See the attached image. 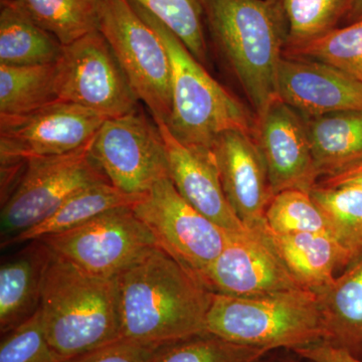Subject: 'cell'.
I'll return each mask as SVG.
<instances>
[{
    "label": "cell",
    "instance_id": "2e32d148",
    "mask_svg": "<svg viewBox=\"0 0 362 362\" xmlns=\"http://www.w3.org/2000/svg\"><path fill=\"white\" fill-rule=\"evenodd\" d=\"M278 95L304 118L362 112V82L320 62L286 58L278 70Z\"/></svg>",
    "mask_w": 362,
    "mask_h": 362
},
{
    "label": "cell",
    "instance_id": "e0dca14e",
    "mask_svg": "<svg viewBox=\"0 0 362 362\" xmlns=\"http://www.w3.org/2000/svg\"><path fill=\"white\" fill-rule=\"evenodd\" d=\"M154 121L165 145L169 178L181 197L226 232L246 230L226 199L213 150L185 144L163 120Z\"/></svg>",
    "mask_w": 362,
    "mask_h": 362
},
{
    "label": "cell",
    "instance_id": "ac0fdd59",
    "mask_svg": "<svg viewBox=\"0 0 362 362\" xmlns=\"http://www.w3.org/2000/svg\"><path fill=\"white\" fill-rule=\"evenodd\" d=\"M52 252L42 240H32L0 268V331L6 334L33 315L40 306L42 283Z\"/></svg>",
    "mask_w": 362,
    "mask_h": 362
},
{
    "label": "cell",
    "instance_id": "cb8c5ba5",
    "mask_svg": "<svg viewBox=\"0 0 362 362\" xmlns=\"http://www.w3.org/2000/svg\"><path fill=\"white\" fill-rule=\"evenodd\" d=\"M57 101V63L0 65V115H20Z\"/></svg>",
    "mask_w": 362,
    "mask_h": 362
},
{
    "label": "cell",
    "instance_id": "5bb4252c",
    "mask_svg": "<svg viewBox=\"0 0 362 362\" xmlns=\"http://www.w3.org/2000/svg\"><path fill=\"white\" fill-rule=\"evenodd\" d=\"M211 150L233 213L249 230L271 237L266 211L274 194L254 136L226 131L216 138Z\"/></svg>",
    "mask_w": 362,
    "mask_h": 362
},
{
    "label": "cell",
    "instance_id": "f1b7e54d",
    "mask_svg": "<svg viewBox=\"0 0 362 362\" xmlns=\"http://www.w3.org/2000/svg\"><path fill=\"white\" fill-rule=\"evenodd\" d=\"M161 21L185 44L195 59L206 65L207 47L204 35L202 0H129Z\"/></svg>",
    "mask_w": 362,
    "mask_h": 362
},
{
    "label": "cell",
    "instance_id": "484cf974",
    "mask_svg": "<svg viewBox=\"0 0 362 362\" xmlns=\"http://www.w3.org/2000/svg\"><path fill=\"white\" fill-rule=\"evenodd\" d=\"M287 26L285 49L318 39L339 28L349 16L350 0H273ZM283 51V52H284Z\"/></svg>",
    "mask_w": 362,
    "mask_h": 362
},
{
    "label": "cell",
    "instance_id": "d590c367",
    "mask_svg": "<svg viewBox=\"0 0 362 362\" xmlns=\"http://www.w3.org/2000/svg\"><path fill=\"white\" fill-rule=\"evenodd\" d=\"M362 18V0H350V9L349 16H347L346 20L344 23H354L361 20Z\"/></svg>",
    "mask_w": 362,
    "mask_h": 362
},
{
    "label": "cell",
    "instance_id": "8992f818",
    "mask_svg": "<svg viewBox=\"0 0 362 362\" xmlns=\"http://www.w3.org/2000/svg\"><path fill=\"white\" fill-rule=\"evenodd\" d=\"M98 30L110 45L138 100L148 107L154 120L168 122L173 108V70L160 37L129 0H102Z\"/></svg>",
    "mask_w": 362,
    "mask_h": 362
},
{
    "label": "cell",
    "instance_id": "d6986e66",
    "mask_svg": "<svg viewBox=\"0 0 362 362\" xmlns=\"http://www.w3.org/2000/svg\"><path fill=\"white\" fill-rule=\"evenodd\" d=\"M272 240L293 277L314 292L331 284L337 268L352 263L349 252L330 235L272 233Z\"/></svg>",
    "mask_w": 362,
    "mask_h": 362
},
{
    "label": "cell",
    "instance_id": "52a82bcc",
    "mask_svg": "<svg viewBox=\"0 0 362 362\" xmlns=\"http://www.w3.org/2000/svg\"><path fill=\"white\" fill-rule=\"evenodd\" d=\"M84 148L58 156L30 157L16 187L2 202L1 247L39 225L71 195L86 187L110 182Z\"/></svg>",
    "mask_w": 362,
    "mask_h": 362
},
{
    "label": "cell",
    "instance_id": "f546056e",
    "mask_svg": "<svg viewBox=\"0 0 362 362\" xmlns=\"http://www.w3.org/2000/svg\"><path fill=\"white\" fill-rule=\"evenodd\" d=\"M269 351L206 333L162 345L153 362H261Z\"/></svg>",
    "mask_w": 362,
    "mask_h": 362
},
{
    "label": "cell",
    "instance_id": "d6a6232c",
    "mask_svg": "<svg viewBox=\"0 0 362 362\" xmlns=\"http://www.w3.org/2000/svg\"><path fill=\"white\" fill-rule=\"evenodd\" d=\"M157 349L154 345L121 338L64 362H153Z\"/></svg>",
    "mask_w": 362,
    "mask_h": 362
},
{
    "label": "cell",
    "instance_id": "d4e9b609",
    "mask_svg": "<svg viewBox=\"0 0 362 362\" xmlns=\"http://www.w3.org/2000/svg\"><path fill=\"white\" fill-rule=\"evenodd\" d=\"M64 45L98 30L102 0H16Z\"/></svg>",
    "mask_w": 362,
    "mask_h": 362
},
{
    "label": "cell",
    "instance_id": "9a60e30c",
    "mask_svg": "<svg viewBox=\"0 0 362 362\" xmlns=\"http://www.w3.org/2000/svg\"><path fill=\"white\" fill-rule=\"evenodd\" d=\"M255 141L263 156L274 195L310 192L319 175L303 117L278 100L257 118Z\"/></svg>",
    "mask_w": 362,
    "mask_h": 362
},
{
    "label": "cell",
    "instance_id": "836d02e7",
    "mask_svg": "<svg viewBox=\"0 0 362 362\" xmlns=\"http://www.w3.org/2000/svg\"><path fill=\"white\" fill-rule=\"evenodd\" d=\"M298 356L312 362H362L349 349L321 341L294 349Z\"/></svg>",
    "mask_w": 362,
    "mask_h": 362
},
{
    "label": "cell",
    "instance_id": "6da1fadb",
    "mask_svg": "<svg viewBox=\"0 0 362 362\" xmlns=\"http://www.w3.org/2000/svg\"><path fill=\"white\" fill-rule=\"evenodd\" d=\"M121 338L162 346L206 334L213 292L160 247L116 278Z\"/></svg>",
    "mask_w": 362,
    "mask_h": 362
},
{
    "label": "cell",
    "instance_id": "e575fe53",
    "mask_svg": "<svg viewBox=\"0 0 362 362\" xmlns=\"http://www.w3.org/2000/svg\"><path fill=\"white\" fill-rule=\"evenodd\" d=\"M317 185L326 187H356L362 189V161L334 175L326 176Z\"/></svg>",
    "mask_w": 362,
    "mask_h": 362
},
{
    "label": "cell",
    "instance_id": "ffe728a7",
    "mask_svg": "<svg viewBox=\"0 0 362 362\" xmlns=\"http://www.w3.org/2000/svg\"><path fill=\"white\" fill-rule=\"evenodd\" d=\"M304 120L319 175H334L362 161V112H337Z\"/></svg>",
    "mask_w": 362,
    "mask_h": 362
},
{
    "label": "cell",
    "instance_id": "3957f363",
    "mask_svg": "<svg viewBox=\"0 0 362 362\" xmlns=\"http://www.w3.org/2000/svg\"><path fill=\"white\" fill-rule=\"evenodd\" d=\"M40 308L47 340L65 361L121 339L116 279L90 275L52 252Z\"/></svg>",
    "mask_w": 362,
    "mask_h": 362
},
{
    "label": "cell",
    "instance_id": "30bf717a",
    "mask_svg": "<svg viewBox=\"0 0 362 362\" xmlns=\"http://www.w3.org/2000/svg\"><path fill=\"white\" fill-rule=\"evenodd\" d=\"M57 96L106 118L139 108V100L99 30L64 45L57 62Z\"/></svg>",
    "mask_w": 362,
    "mask_h": 362
},
{
    "label": "cell",
    "instance_id": "4316f807",
    "mask_svg": "<svg viewBox=\"0 0 362 362\" xmlns=\"http://www.w3.org/2000/svg\"><path fill=\"white\" fill-rule=\"evenodd\" d=\"M310 194L329 221L333 237L356 261L362 255V189L317 185Z\"/></svg>",
    "mask_w": 362,
    "mask_h": 362
},
{
    "label": "cell",
    "instance_id": "1f68e13d",
    "mask_svg": "<svg viewBox=\"0 0 362 362\" xmlns=\"http://www.w3.org/2000/svg\"><path fill=\"white\" fill-rule=\"evenodd\" d=\"M45 335L42 311L6 333L0 344V362H64Z\"/></svg>",
    "mask_w": 362,
    "mask_h": 362
},
{
    "label": "cell",
    "instance_id": "7402d4cb",
    "mask_svg": "<svg viewBox=\"0 0 362 362\" xmlns=\"http://www.w3.org/2000/svg\"><path fill=\"white\" fill-rule=\"evenodd\" d=\"M63 47L16 0H1L0 65H51L61 58Z\"/></svg>",
    "mask_w": 362,
    "mask_h": 362
},
{
    "label": "cell",
    "instance_id": "603a6c76",
    "mask_svg": "<svg viewBox=\"0 0 362 362\" xmlns=\"http://www.w3.org/2000/svg\"><path fill=\"white\" fill-rule=\"evenodd\" d=\"M143 195L126 194L110 182L98 183L86 187L69 197L39 225L14 238L6 247L40 240L47 235L77 228L112 209L133 206Z\"/></svg>",
    "mask_w": 362,
    "mask_h": 362
},
{
    "label": "cell",
    "instance_id": "277c9868",
    "mask_svg": "<svg viewBox=\"0 0 362 362\" xmlns=\"http://www.w3.org/2000/svg\"><path fill=\"white\" fill-rule=\"evenodd\" d=\"M131 2V1H130ZM132 4L138 14L160 37L171 70V115L166 125L180 141L211 149L226 131L254 136L257 119L238 98L214 80L185 44L148 11Z\"/></svg>",
    "mask_w": 362,
    "mask_h": 362
},
{
    "label": "cell",
    "instance_id": "7a4b0ae2",
    "mask_svg": "<svg viewBox=\"0 0 362 362\" xmlns=\"http://www.w3.org/2000/svg\"><path fill=\"white\" fill-rule=\"evenodd\" d=\"M214 44L251 104L257 118L278 95V70L287 26L273 0H202Z\"/></svg>",
    "mask_w": 362,
    "mask_h": 362
},
{
    "label": "cell",
    "instance_id": "ba28073f",
    "mask_svg": "<svg viewBox=\"0 0 362 362\" xmlns=\"http://www.w3.org/2000/svg\"><path fill=\"white\" fill-rule=\"evenodd\" d=\"M52 254L97 277L116 279L158 247L131 207L112 209L87 223L40 239Z\"/></svg>",
    "mask_w": 362,
    "mask_h": 362
},
{
    "label": "cell",
    "instance_id": "8fae6325",
    "mask_svg": "<svg viewBox=\"0 0 362 362\" xmlns=\"http://www.w3.org/2000/svg\"><path fill=\"white\" fill-rule=\"evenodd\" d=\"M132 209L158 246L197 277L220 256L230 233L190 206L169 177L156 182Z\"/></svg>",
    "mask_w": 362,
    "mask_h": 362
},
{
    "label": "cell",
    "instance_id": "7c38bea8",
    "mask_svg": "<svg viewBox=\"0 0 362 362\" xmlns=\"http://www.w3.org/2000/svg\"><path fill=\"white\" fill-rule=\"evenodd\" d=\"M106 119L63 101L20 115H0L1 164L78 151L92 142Z\"/></svg>",
    "mask_w": 362,
    "mask_h": 362
},
{
    "label": "cell",
    "instance_id": "4dcf8cb0",
    "mask_svg": "<svg viewBox=\"0 0 362 362\" xmlns=\"http://www.w3.org/2000/svg\"><path fill=\"white\" fill-rule=\"evenodd\" d=\"M266 218L271 232L278 235L312 233L334 238L329 221L310 192L292 189L274 195Z\"/></svg>",
    "mask_w": 362,
    "mask_h": 362
},
{
    "label": "cell",
    "instance_id": "44dd1931",
    "mask_svg": "<svg viewBox=\"0 0 362 362\" xmlns=\"http://www.w3.org/2000/svg\"><path fill=\"white\" fill-rule=\"evenodd\" d=\"M316 294L327 330V342L352 354L361 349L362 255Z\"/></svg>",
    "mask_w": 362,
    "mask_h": 362
},
{
    "label": "cell",
    "instance_id": "4fadbf2b",
    "mask_svg": "<svg viewBox=\"0 0 362 362\" xmlns=\"http://www.w3.org/2000/svg\"><path fill=\"white\" fill-rule=\"evenodd\" d=\"M197 278L209 291L251 297L306 289L293 277L279 256L271 237L247 228L228 233L220 256Z\"/></svg>",
    "mask_w": 362,
    "mask_h": 362
},
{
    "label": "cell",
    "instance_id": "83f0119b",
    "mask_svg": "<svg viewBox=\"0 0 362 362\" xmlns=\"http://www.w3.org/2000/svg\"><path fill=\"white\" fill-rule=\"evenodd\" d=\"M283 56L320 62L362 82V18L339 26L306 44L285 49Z\"/></svg>",
    "mask_w": 362,
    "mask_h": 362
},
{
    "label": "cell",
    "instance_id": "5b68a950",
    "mask_svg": "<svg viewBox=\"0 0 362 362\" xmlns=\"http://www.w3.org/2000/svg\"><path fill=\"white\" fill-rule=\"evenodd\" d=\"M206 332L228 341L273 350L327 341L316 292L290 290L251 297L213 293Z\"/></svg>",
    "mask_w": 362,
    "mask_h": 362
},
{
    "label": "cell",
    "instance_id": "9c48e42d",
    "mask_svg": "<svg viewBox=\"0 0 362 362\" xmlns=\"http://www.w3.org/2000/svg\"><path fill=\"white\" fill-rule=\"evenodd\" d=\"M90 156L111 185L126 194H147L169 177L160 130L140 107L106 119L90 142Z\"/></svg>",
    "mask_w": 362,
    "mask_h": 362
},
{
    "label": "cell",
    "instance_id": "8d00e7d4",
    "mask_svg": "<svg viewBox=\"0 0 362 362\" xmlns=\"http://www.w3.org/2000/svg\"><path fill=\"white\" fill-rule=\"evenodd\" d=\"M287 362H293V361H287ZM308 362H312V361H308Z\"/></svg>",
    "mask_w": 362,
    "mask_h": 362
}]
</instances>
